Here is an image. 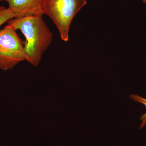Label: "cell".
Segmentation results:
<instances>
[{
  "label": "cell",
  "instance_id": "cell-1",
  "mask_svg": "<svg viewBox=\"0 0 146 146\" xmlns=\"http://www.w3.org/2000/svg\"><path fill=\"white\" fill-rule=\"evenodd\" d=\"M7 23L16 30L21 31L25 37V60L33 66H38L52 41V33L42 16L14 18Z\"/></svg>",
  "mask_w": 146,
  "mask_h": 146
},
{
  "label": "cell",
  "instance_id": "cell-2",
  "mask_svg": "<svg viewBox=\"0 0 146 146\" xmlns=\"http://www.w3.org/2000/svg\"><path fill=\"white\" fill-rule=\"evenodd\" d=\"M86 3V0H42V11L57 27L62 40L67 42L73 18Z\"/></svg>",
  "mask_w": 146,
  "mask_h": 146
},
{
  "label": "cell",
  "instance_id": "cell-3",
  "mask_svg": "<svg viewBox=\"0 0 146 146\" xmlns=\"http://www.w3.org/2000/svg\"><path fill=\"white\" fill-rule=\"evenodd\" d=\"M24 48V41L12 27L0 30V70H11L25 60Z\"/></svg>",
  "mask_w": 146,
  "mask_h": 146
},
{
  "label": "cell",
  "instance_id": "cell-4",
  "mask_svg": "<svg viewBox=\"0 0 146 146\" xmlns=\"http://www.w3.org/2000/svg\"><path fill=\"white\" fill-rule=\"evenodd\" d=\"M8 7L15 15V18L29 16H42V0H5Z\"/></svg>",
  "mask_w": 146,
  "mask_h": 146
},
{
  "label": "cell",
  "instance_id": "cell-5",
  "mask_svg": "<svg viewBox=\"0 0 146 146\" xmlns=\"http://www.w3.org/2000/svg\"><path fill=\"white\" fill-rule=\"evenodd\" d=\"M15 15L10 9L0 6V27L9 20L15 18Z\"/></svg>",
  "mask_w": 146,
  "mask_h": 146
},
{
  "label": "cell",
  "instance_id": "cell-6",
  "mask_svg": "<svg viewBox=\"0 0 146 146\" xmlns=\"http://www.w3.org/2000/svg\"><path fill=\"white\" fill-rule=\"evenodd\" d=\"M129 97L131 100H133L135 102H138V103L143 104L145 106L146 109V99L142 98V97L138 96V95L135 94H131L129 96ZM140 120L142 123L140 125V129H142L146 125V111L145 113L140 117Z\"/></svg>",
  "mask_w": 146,
  "mask_h": 146
},
{
  "label": "cell",
  "instance_id": "cell-7",
  "mask_svg": "<svg viewBox=\"0 0 146 146\" xmlns=\"http://www.w3.org/2000/svg\"><path fill=\"white\" fill-rule=\"evenodd\" d=\"M142 1H143V2L144 3L146 4V0H142Z\"/></svg>",
  "mask_w": 146,
  "mask_h": 146
},
{
  "label": "cell",
  "instance_id": "cell-8",
  "mask_svg": "<svg viewBox=\"0 0 146 146\" xmlns=\"http://www.w3.org/2000/svg\"><path fill=\"white\" fill-rule=\"evenodd\" d=\"M5 1V0H0V1Z\"/></svg>",
  "mask_w": 146,
  "mask_h": 146
}]
</instances>
